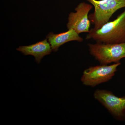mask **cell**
Returning a JSON list of instances; mask_svg holds the SVG:
<instances>
[{"label":"cell","mask_w":125,"mask_h":125,"mask_svg":"<svg viewBox=\"0 0 125 125\" xmlns=\"http://www.w3.org/2000/svg\"><path fill=\"white\" fill-rule=\"evenodd\" d=\"M46 38L52 50L54 52L57 51L62 45L69 42L75 41L81 42L83 41V39L79 36V34L72 29L57 34L51 32L48 34Z\"/></svg>","instance_id":"8"},{"label":"cell","mask_w":125,"mask_h":125,"mask_svg":"<svg viewBox=\"0 0 125 125\" xmlns=\"http://www.w3.org/2000/svg\"><path fill=\"white\" fill-rule=\"evenodd\" d=\"M94 96L115 118L125 120V96L120 97L110 91L100 89L95 91Z\"/></svg>","instance_id":"5"},{"label":"cell","mask_w":125,"mask_h":125,"mask_svg":"<svg viewBox=\"0 0 125 125\" xmlns=\"http://www.w3.org/2000/svg\"><path fill=\"white\" fill-rule=\"evenodd\" d=\"M86 39L104 43L125 42V10L116 19L108 21L100 28L90 29Z\"/></svg>","instance_id":"1"},{"label":"cell","mask_w":125,"mask_h":125,"mask_svg":"<svg viewBox=\"0 0 125 125\" xmlns=\"http://www.w3.org/2000/svg\"><path fill=\"white\" fill-rule=\"evenodd\" d=\"M120 62L110 65L101 64L91 66L84 71L81 81L83 84L94 87L111 79L117 71Z\"/></svg>","instance_id":"4"},{"label":"cell","mask_w":125,"mask_h":125,"mask_svg":"<svg viewBox=\"0 0 125 125\" xmlns=\"http://www.w3.org/2000/svg\"><path fill=\"white\" fill-rule=\"evenodd\" d=\"M25 55L33 56L37 63H40L45 56L51 54L52 51L51 47L47 39L33 45L20 46L16 49Z\"/></svg>","instance_id":"7"},{"label":"cell","mask_w":125,"mask_h":125,"mask_svg":"<svg viewBox=\"0 0 125 125\" xmlns=\"http://www.w3.org/2000/svg\"><path fill=\"white\" fill-rule=\"evenodd\" d=\"M90 53L101 64L120 62L125 58V42L104 43L96 42L88 45Z\"/></svg>","instance_id":"3"},{"label":"cell","mask_w":125,"mask_h":125,"mask_svg":"<svg viewBox=\"0 0 125 125\" xmlns=\"http://www.w3.org/2000/svg\"><path fill=\"white\" fill-rule=\"evenodd\" d=\"M93 5L85 2L79 4L75 9V12L69 14L67 27L68 30L73 29L79 34L89 32L91 21L89 13L93 9Z\"/></svg>","instance_id":"6"},{"label":"cell","mask_w":125,"mask_h":125,"mask_svg":"<svg viewBox=\"0 0 125 125\" xmlns=\"http://www.w3.org/2000/svg\"><path fill=\"white\" fill-rule=\"evenodd\" d=\"M93 5L94 11L89 18L94 25V28L98 29L109 21L117 10L125 8V0H85Z\"/></svg>","instance_id":"2"}]
</instances>
